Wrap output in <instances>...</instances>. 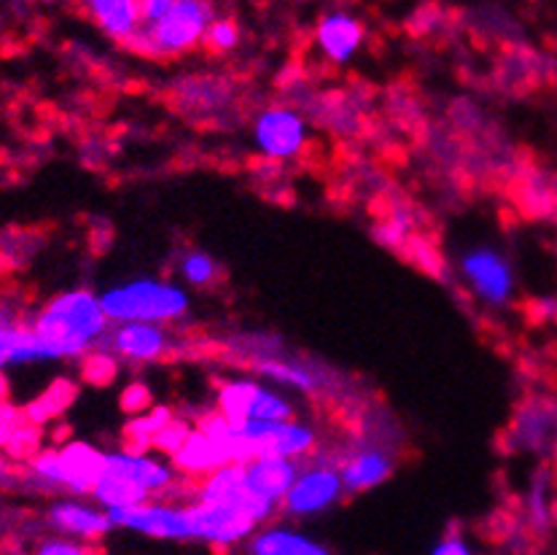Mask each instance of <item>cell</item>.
I'll list each match as a JSON object with an SVG mask.
<instances>
[{"mask_svg":"<svg viewBox=\"0 0 557 555\" xmlns=\"http://www.w3.org/2000/svg\"><path fill=\"white\" fill-rule=\"evenodd\" d=\"M100 297L89 288H67L51 297L30 321L49 361L84 359L98 350L111 330Z\"/></svg>","mask_w":557,"mask_h":555,"instance_id":"1","label":"cell"},{"mask_svg":"<svg viewBox=\"0 0 557 555\" xmlns=\"http://www.w3.org/2000/svg\"><path fill=\"white\" fill-rule=\"evenodd\" d=\"M100 305L108 321L113 324H170L189 310V294L173 281L138 278V281L119 283L100 294Z\"/></svg>","mask_w":557,"mask_h":555,"instance_id":"2","label":"cell"},{"mask_svg":"<svg viewBox=\"0 0 557 555\" xmlns=\"http://www.w3.org/2000/svg\"><path fill=\"white\" fill-rule=\"evenodd\" d=\"M210 3L200 0H173L168 14L157 22H144L133 38L124 41L129 52L149 57V60H164L178 57L200 47L205 33L210 27Z\"/></svg>","mask_w":557,"mask_h":555,"instance_id":"3","label":"cell"},{"mask_svg":"<svg viewBox=\"0 0 557 555\" xmlns=\"http://www.w3.org/2000/svg\"><path fill=\"white\" fill-rule=\"evenodd\" d=\"M232 429H235V464L253 461V458L261 456L299 461V458L310 456L312 447H315V432L299 421H246L232 423Z\"/></svg>","mask_w":557,"mask_h":555,"instance_id":"4","label":"cell"},{"mask_svg":"<svg viewBox=\"0 0 557 555\" xmlns=\"http://www.w3.org/2000/svg\"><path fill=\"white\" fill-rule=\"evenodd\" d=\"M253 144L267 160H297L307 149V119L288 106H272L256 113Z\"/></svg>","mask_w":557,"mask_h":555,"instance_id":"5","label":"cell"},{"mask_svg":"<svg viewBox=\"0 0 557 555\" xmlns=\"http://www.w3.org/2000/svg\"><path fill=\"white\" fill-rule=\"evenodd\" d=\"M460 275L471 294L482 299L485 305L502 308L509 303L515 292V275L504 254H498L491 246H474L460 257Z\"/></svg>","mask_w":557,"mask_h":555,"instance_id":"6","label":"cell"},{"mask_svg":"<svg viewBox=\"0 0 557 555\" xmlns=\"http://www.w3.org/2000/svg\"><path fill=\"white\" fill-rule=\"evenodd\" d=\"M195 502L205 504H230V507L243 509L251 515L256 523H267L275 515V504L264 502L248 489L246 480V464H226L219 472L208 474L195 485Z\"/></svg>","mask_w":557,"mask_h":555,"instance_id":"7","label":"cell"},{"mask_svg":"<svg viewBox=\"0 0 557 555\" xmlns=\"http://www.w3.org/2000/svg\"><path fill=\"white\" fill-rule=\"evenodd\" d=\"M345 485L339 478V469L329 464H310L307 469H299L297 483L292 485L288 496L283 499L281 509L292 518H312L343 499Z\"/></svg>","mask_w":557,"mask_h":555,"instance_id":"8","label":"cell"},{"mask_svg":"<svg viewBox=\"0 0 557 555\" xmlns=\"http://www.w3.org/2000/svg\"><path fill=\"white\" fill-rule=\"evenodd\" d=\"M186 515H189L191 540L208 542L213 547L235 545V542L248 540L259 529L251 515L230 507V504L191 502L186 504Z\"/></svg>","mask_w":557,"mask_h":555,"instance_id":"9","label":"cell"},{"mask_svg":"<svg viewBox=\"0 0 557 555\" xmlns=\"http://www.w3.org/2000/svg\"><path fill=\"white\" fill-rule=\"evenodd\" d=\"M108 518H111L113 526H119V529L138 531V534L153 536V540H191L186 504L178 507V504L173 502L151 499L138 504V507L108 513Z\"/></svg>","mask_w":557,"mask_h":555,"instance_id":"10","label":"cell"},{"mask_svg":"<svg viewBox=\"0 0 557 555\" xmlns=\"http://www.w3.org/2000/svg\"><path fill=\"white\" fill-rule=\"evenodd\" d=\"M100 348H106L116 359L133 361V365H149V361H162L164 356H170L173 337L159 324L129 321V324H116L113 330H108Z\"/></svg>","mask_w":557,"mask_h":555,"instance_id":"11","label":"cell"},{"mask_svg":"<svg viewBox=\"0 0 557 555\" xmlns=\"http://www.w3.org/2000/svg\"><path fill=\"white\" fill-rule=\"evenodd\" d=\"M509 443L528 453L557 451V402L525 399L509 423Z\"/></svg>","mask_w":557,"mask_h":555,"instance_id":"12","label":"cell"},{"mask_svg":"<svg viewBox=\"0 0 557 555\" xmlns=\"http://www.w3.org/2000/svg\"><path fill=\"white\" fill-rule=\"evenodd\" d=\"M57 464H60V491L84 496L98 489L108 469V453L82 440H71L57 447Z\"/></svg>","mask_w":557,"mask_h":555,"instance_id":"13","label":"cell"},{"mask_svg":"<svg viewBox=\"0 0 557 555\" xmlns=\"http://www.w3.org/2000/svg\"><path fill=\"white\" fill-rule=\"evenodd\" d=\"M108 472H116L122 478L133 480L140 489L149 491L151 499H162V496L175 494L181 483V474L170 461L151 456V453H108Z\"/></svg>","mask_w":557,"mask_h":555,"instance_id":"14","label":"cell"},{"mask_svg":"<svg viewBox=\"0 0 557 555\" xmlns=\"http://www.w3.org/2000/svg\"><path fill=\"white\" fill-rule=\"evenodd\" d=\"M47 523L67 540L89 542V545H95L113 529V520L108 518L106 509L82 499H60L51 504L47 509Z\"/></svg>","mask_w":557,"mask_h":555,"instance_id":"15","label":"cell"},{"mask_svg":"<svg viewBox=\"0 0 557 555\" xmlns=\"http://www.w3.org/2000/svg\"><path fill=\"white\" fill-rule=\"evenodd\" d=\"M363 30L361 20L348 11H332V14L321 16L315 25V47L318 52L326 57L334 65H343L361 49Z\"/></svg>","mask_w":557,"mask_h":555,"instance_id":"16","label":"cell"},{"mask_svg":"<svg viewBox=\"0 0 557 555\" xmlns=\"http://www.w3.org/2000/svg\"><path fill=\"white\" fill-rule=\"evenodd\" d=\"M299 478V461L294 458H277V456H261L253 461H246V480L248 489L264 502L281 507L283 499L288 496L292 485Z\"/></svg>","mask_w":557,"mask_h":555,"instance_id":"17","label":"cell"},{"mask_svg":"<svg viewBox=\"0 0 557 555\" xmlns=\"http://www.w3.org/2000/svg\"><path fill=\"white\" fill-rule=\"evenodd\" d=\"M170 464H173L175 472H178L181 478H189L195 480V483H200L208 474L219 472L221 467L232 464V458L224 445L215 443L213 437H208V434L195 427L191 437L186 440L184 447H181L178 456L170 458Z\"/></svg>","mask_w":557,"mask_h":555,"instance_id":"18","label":"cell"},{"mask_svg":"<svg viewBox=\"0 0 557 555\" xmlns=\"http://www.w3.org/2000/svg\"><path fill=\"white\" fill-rule=\"evenodd\" d=\"M394 474V458L380 447H367L358 451L350 458H345L339 478L348 494H363L369 489H377Z\"/></svg>","mask_w":557,"mask_h":555,"instance_id":"19","label":"cell"},{"mask_svg":"<svg viewBox=\"0 0 557 555\" xmlns=\"http://www.w3.org/2000/svg\"><path fill=\"white\" fill-rule=\"evenodd\" d=\"M87 11L106 36L122 44L133 38L144 25L140 3H135V0H92V3H87Z\"/></svg>","mask_w":557,"mask_h":555,"instance_id":"20","label":"cell"},{"mask_svg":"<svg viewBox=\"0 0 557 555\" xmlns=\"http://www.w3.org/2000/svg\"><path fill=\"white\" fill-rule=\"evenodd\" d=\"M251 555H332L321 542L310 540L302 531L286 526H267L264 531L251 536L248 545Z\"/></svg>","mask_w":557,"mask_h":555,"instance_id":"21","label":"cell"},{"mask_svg":"<svg viewBox=\"0 0 557 555\" xmlns=\"http://www.w3.org/2000/svg\"><path fill=\"white\" fill-rule=\"evenodd\" d=\"M36 361L49 359L30 324H16L14 321V324L0 330V370L16 365H36Z\"/></svg>","mask_w":557,"mask_h":555,"instance_id":"22","label":"cell"},{"mask_svg":"<svg viewBox=\"0 0 557 555\" xmlns=\"http://www.w3.org/2000/svg\"><path fill=\"white\" fill-rule=\"evenodd\" d=\"M256 375L264 378V381L281 383V386L297 388L302 394H318L321 391V375L310 367L299 365V361H286V359H261L253 365Z\"/></svg>","mask_w":557,"mask_h":555,"instance_id":"23","label":"cell"},{"mask_svg":"<svg viewBox=\"0 0 557 555\" xmlns=\"http://www.w3.org/2000/svg\"><path fill=\"white\" fill-rule=\"evenodd\" d=\"M92 499L98 507L106 509V513H116V509H129L138 507V504L144 502H151V494L140 489L138 483H133V480L122 478V474L116 472H108L106 469L98 489L92 491Z\"/></svg>","mask_w":557,"mask_h":555,"instance_id":"24","label":"cell"},{"mask_svg":"<svg viewBox=\"0 0 557 555\" xmlns=\"http://www.w3.org/2000/svg\"><path fill=\"white\" fill-rule=\"evenodd\" d=\"M76 394H78L76 383L67 381V378H57L47 391H41V394L25 407V418L30 423H36V427H44V423L60 418L62 412L76 402Z\"/></svg>","mask_w":557,"mask_h":555,"instance_id":"25","label":"cell"},{"mask_svg":"<svg viewBox=\"0 0 557 555\" xmlns=\"http://www.w3.org/2000/svg\"><path fill=\"white\" fill-rule=\"evenodd\" d=\"M175 418L173 407L157 405L151 407L149 412L138 418H129L127 427H124V451L127 453H149L151 451V440L168 427L170 421Z\"/></svg>","mask_w":557,"mask_h":555,"instance_id":"26","label":"cell"},{"mask_svg":"<svg viewBox=\"0 0 557 555\" xmlns=\"http://www.w3.org/2000/svg\"><path fill=\"white\" fill-rule=\"evenodd\" d=\"M261 383L256 381H226L219 386L215 394V410L226 418L230 423H246L251 421V407L256 399V391Z\"/></svg>","mask_w":557,"mask_h":555,"instance_id":"27","label":"cell"},{"mask_svg":"<svg viewBox=\"0 0 557 555\" xmlns=\"http://www.w3.org/2000/svg\"><path fill=\"white\" fill-rule=\"evenodd\" d=\"M294 405L292 399H286L283 394H277L275 388L259 386L256 391V399L251 407V421H267V423H286L294 421Z\"/></svg>","mask_w":557,"mask_h":555,"instance_id":"28","label":"cell"},{"mask_svg":"<svg viewBox=\"0 0 557 555\" xmlns=\"http://www.w3.org/2000/svg\"><path fill=\"white\" fill-rule=\"evenodd\" d=\"M44 427H36V423L25 421L20 427V432L11 437V443L5 445V458L11 464H30L38 453L44 451Z\"/></svg>","mask_w":557,"mask_h":555,"instance_id":"29","label":"cell"},{"mask_svg":"<svg viewBox=\"0 0 557 555\" xmlns=\"http://www.w3.org/2000/svg\"><path fill=\"white\" fill-rule=\"evenodd\" d=\"M219 275H221V270L210 254L189 251L181 257V278H184L189 286L205 288V286H210V283H213Z\"/></svg>","mask_w":557,"mask_h":555,"instance_id":"30","label":"cell"},{"mask_svg":"<svg viewBox=\"0 0 557 555\" xmlns=\"http://www.w3.org/2000/svg\"><path fill=\"white\" fill-rule=\"evenodd\" d=\"M119 375V359L106 348L92 350L82 359V378L92 386H111Z\"/></svg>","mask_w":557,"mask_h":555,"instance_id":"31","label":"cell"},{"mask_svg":"<svg viewBox=\"0 0 557 555\" xmlns=\"http://www.w3.org/2000/svg\"><path fill=\"white\" fill-rule=\"evenodd\" d=\"M191 432H195V423L186 421V418H181V416H175L173 421H170L168 427H164L162 432L151 440V451L162 453V456H168V458H175L181 453V447L186 445V440L191 437Z\"/></svg>","mask_w":557,"mask_h":555,"instance_id":"32","label":"cell"},{"mask_svg":"<svg viewBox=\"0 0 557 555\" xmlns=\"http://www.w3.org/2000/svg\"><path fill=\"white\" fill-rule=\"evenodd\" d=\"M240 44V27L230 16H221V20L210 22L208 33L202 38V47L213 54H226Z\"/></svg>","mask_w":557,"mask_h":555,"instance_id":"33","label":"cell"},{"mask_svg":"<svg viewBox=\"0 0 557 555\" xmlns=\"http://www.w3.org/2000/svg\"><path fill=\"white\" fill-rule=\"evenodd\" d=\"M522 192H525L522 206H525V211L536 213V217H549V211L557 208V189L555 186H549L547 178H542V175L528 178L525 189Z\"/></svg>","mask_w":557,"mask_h":555,"instance_id":"34","label":"cell"},{"mask_svg":"<svg viewBox=\"0 0 557 555\" xmlns=\"http://www.w3.org/2000/svg\"><path fill=\"white\" fill-rule=\"evenodd\" d=\"M119 407H122V412H127L129 418H138L157 405H153L151 388L146 386V383L133 381L122 388V394H119Z\"/></svg>","mask_w":557,"mask_h":555,"instance_id":"35","label":"cell"},{"mask_svg":"<svg viewBox=\"0 0 557 555\" xmlns=\"http://www.w3.org/2000/svg\"><path fill=\"white\" fill-rule=\"evenodd\" d=\"M401 251H405L407 257L412 259L414 264H418V268H423L425 273H431V275H440V270L445 268V262H442L440 251H436V248L431 246L429 240H423V237H414L412 235L405 243V248H401Z\"/></svg>","mask_w":557,"mask_h":555,"instance_id":"36","label":"cell"},{"mask_svg":"<svg viewBox=\"0 0 557 555\" xmlns=\"http://www.w3.org/2000/svg\"><path fill=\"white\" fill-rule=\"evenodd\" d=\"M33 555H102V547L89 545V542L67 540V536H49L36 547Z\"/></svg>","mask_w":557,"mask_h":555,"instance_id":"37","label":"cell"},{"mask_svg":"<svg viewBox=\"0 0 557 555\" xmlns=\"http://www.w3.org/2000/svg\"><path fill=\"white\" fill-rule=\"evenodd\" d=\"M25 407H16L11 402H0V451H5V445L11 443L20 427L25 423Z\"/></svg>","mask_w":557,"mask_h":555,"instance_id":"38","label":"cell"},{"mask_svg":"<svg viewBox=\"0 0 557 555\" xmlns=\"http://www.w3.org/2000/svg\"><path fill=\"white\" fill-rule=\"evenodd\" d=\"M431 555H471V547L466 545L463 536L447 534L445 540H442L440 545L434 547V553H431Z\"/></svg>","mask_w":557,"mask_h":555,"instance_id":"39","label":"cell"},{"mask_svg":"<svg viewBox=\"0 0 557 555\" xmlns=\"http://www.w3.org/2000/svg\"><path fill=\"white\" fill-rule=\"evenodd\" d=\"M9 478H11V461L5 458V453H0V485L9 483Z\"/></svg>","mask_w":557,"mask_h":555,"instance_id":"40","label":"cell"},{"mask_svg":"<svg viewBox=\"0 0 557 555\" xmlns=\"http://www.w3.org/2000/svg\"><path fill=\"white\" fill-rule=\"evenodd\" d=\"M0 402H9V381H5L3 372H0Z\"/></svg>","mask_w":557,"mask_h":555,"instance_id":"41","label":"cell"},{"mask_svg":"<svg viewBox=\"0 0 557 555\" xmlns=\"http://www.w3.org/2000/svg\"><path fill=\"white\" fill-rule=\"evenodd\" d=\"M9 324H14V319H11L9 310H5L3 305H0V330H3V326H9Z\"/></svg>","mask_w":557,"mask_h":555,"instance_id":"42","label":"cell"},{"mask_svg":"<svg viewBox=\"0 0 557 555\" xmlns=\"http://www.w3.org/2000/svg\"><path fill=\"white\" fill-rule=\"evenodd\" d=\"M549 518H553L557 523V502H553V507H549Z\"/></svg>","mask_w":557,"mask_h":555,"instance_id":"43","label":"cell"}]
</instances>
